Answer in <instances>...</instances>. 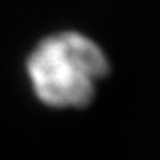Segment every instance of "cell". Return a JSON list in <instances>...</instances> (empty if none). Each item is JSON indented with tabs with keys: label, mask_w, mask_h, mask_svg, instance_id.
<instances>
[{
	"label": "cell",
	"mask_w": 160,
	"mask_h": 160,
	"mask_svg": "<svg viewBox=\"0 0 160 160\" xmlns=\"http://www.w3.org/2000/svg\"><path fill=\"white\" fill-rule=\"evenodd\" d=\"M109 72L102 49L78 32L46 38L28 60L36 96L53 108H83Z\"/></svg>",
	"instance_id": "obj_1"
}]
</instances>
